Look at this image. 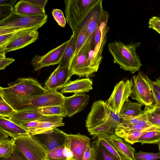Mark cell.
<instances>
[{
  "mask_svg": "<svg viewBox=\"0 0 160 160\" xmlns=\"http://www.w3.org/2000/svg\"><path fill=\"white\" fill-rule=\"evenodd\" d=\"M0 87V95L16 111L31 108L29 106L32 98L44 95L47 91L36 79L31 78H19Z\"/></svg>",
  "mask_w": 160,
  "mask_h": 160,
  "instance_id": "6da1fadb",
  "label": "cell"
},
{
  "mask_svg": "<svg viewBox=\"0 0 160 160\" xmlns=\"http://www.w3.org/2000/svg\"><path fill=\"white\" fill-rule=\"evenodd\" d=\"M100 0H66V20L72 34L78 32L88 22Z\"/></svg>",
  "mask_w": 160,
  "mask_h": 160,
  "instance_id": "7a4b0ae2",
  "label": "cell"
},
{
  "mask_svg": "<svg viewBox=\"0 0 160 160\" xmlns=\"http://www.w3.org/2000/svg\"><path fill=\"white\" fill-rule=\"evenodd\" d=\"M141 42L126 44L120 41H115L108 45V50L112 55L115 63L118 64L121 69L134 73L138 71L142 65L136 49Z\"/></svg>",
  "mask_w": 160,
  "mask_h": 160,
  "instance_id": "3957f363",
  "label": "cell"
},
{
  "mask_svg": "<svg viewBox=\"0 0 160 160\" xmlns=\"http://www.w3.org/2000/svg\"><path fill=\"white\" fill-rule=\"evenodd\" d=\"M47 19L46 14L28 16L13 11L9 17L0 21V35L26 29H38L47 22Z\"/></svg>",
  "mask_w": 160,
  "mask_h": 160,
  "instance_id": "277c9868",
  "label": "cell"
},
{
  "mask_svg": "<svg viewBox=\"0 0 160 160\" xmlns=\"http://www.w3.org/2000/svg\"><path fill=\"white\" fill-rule=\"evenodd\" d=\"M122 118L108 106L106 102L99 100L92 104L86 120L87 130L107 123L113 129L121 123Z\"/></svg>",
  "mask_w": 160,
  "mask_h": 160,
  "instance_id": "5b68a950",
  "label": "cell"
},
{
  "mask_svg": "<svg viewBox=\"0 0 160 160\" xmlns=\"http://www.w3.org/2000/svg\"><path fill=\"white\" fill-rule=\"evenodd\" d=\"M94 40L89 38L71 62L69 69L72 75H76L79 78L91 76L95 72L88 61V53Z\"/></svg>",
  "mask_w": 160,
  "mask_h": 160,
  "instance_id": "8992f818",
  "label": "cell"
},
{
  "mask_svg": "<svg viewBox=\"0 0 160 160\" xmlns=\"http://www.w3.org/2000/svg\"><path fill=\"white\" fill-rule=\"evenodd\" d=\"M15 145L29 160H45L47 153L38 142L30 134L13 138Z\"/></svg>",
  "mask_w": 160,
  "mask_h": 160,
  "instance_id": "52a82bcc",
  "label": "cell"
},
{
  "mask_svg": "<svg viewBox=\"0 0 160 160\" xmlns=\"http://www.w3.org/2000/svg\"><path fill=\"white\" fill-rule=\"evenodd\" d=\"M145 76L143 72L140 71L138 75L132 76L133 84L131 97L142 106H147L154 104V101Z\"/></svg>",
  "mask_w": 160,
  "mask_h": 160,
  "instance_id": "ba28073f",
  "label": "cell"
},
{
  "mask_svg": "<svg viewBox=\"0 0 160 160\" xmlns=\"http://www.w3.org/2000/svg\"><path fill=\"white\" fill-rule=\"evenodd\" d=\"M133 84L132 79L121 80L115 86L110 98L106 101L114 112L119 114L123 104L131 96Z\"/></svg>",
  "mask_w": 160,
  "mask_h": 160,
  "instance_id": "9c48e42d",
  "label": "cell"
},
{
  "mask_svg": "<svg viewBox=\"0 0 160 160\" xmlns=\"http://www.w3.org/2000/svg\"><path fill=\"white\" fill-rule=\"evenodd\" d=\"M67 135L56 128L32 136L42 145L47 154L56 148L65 146Z\"/></svg>",
  "mask_w": 160,
  "mask_h": 160,
  "instance_id": "30bf717a",
  "label": "cell"
},
{
  "mask_svg": "<svg viewBox=\"0 0 160 160\" xmlns=\"http://www.w3.org/2000/svg\"><path fill=\"white\" fill-rule=\"evenodd\" d=\"M38 108L32 107L17 111L8 118L17 124L32 121L40 122H63V117L59 116L43 115L38 111Z\"/></svg>",
  "mask_w": 160,
  "mask_h": 160,
  "instance_id": "8fae6325",
  "label": "cell"
},
{
  "mask_svg": "<svg viewBox=\"0 0 160 160\" xmlns=\"http://www.w3.org/2000/svg\"><path fill=\"white\" fill-rule=\"evenodd\" d=\"M68 41L42 56L36 55L31 61L35 71L46 66L59 64L68 43Z\"/></svg>",
  "mask_w": 160,
  "mask_h": 160,
  "instance_id": "7c38bea8",
  "label": "cell"
},
{
  "mask_svg": "<svg viewBox=\"0 0 160 160\" xmlns=\"http://www.w3.org/2000/svg\"><path fill=\"white\" fill-rule=\"evenodd\" d=\"M91 139L87 136L78 133L67 134L65 147L69 148L73 154L72 160H82Z\"/></svg>",
  "mask_w": 160,
  "mask_h": 160,
  "instance_id": "4fadbf2b",
  "label": "cell"
},
{
  "mask_svg": "<svg viewBox=\"0 0 160 160\" xmlns=\"http://www.w3.org/2000/svg\"><path fill=\"white\" fill-rule=\"evenodd\" d=\"M89 95L85 93L74 94L68 97H65L62 105L67 116L71 117L82 111L88 104Z\"/></svg>",
  "mask_w": 160,
  "mask_h": 160,
  "instance_id": "5bb4252c",
  "label": "cell"
},
{
  "mask_svg": "<svg viewBox=\"0 0 160 160\" xmlns=\"http://www.w3.org/2000/svg\"><path fill=\"white\" fill-rule=\"evenodd\" d=\"M64 96L61 93L56 91L47 90L45 94L35 97L30 101L29 106L37 108L62 106Z\"/></svg>",
  "mask_w": 160,
  "mask_h": 160,
  "instance_id": "9a60e30c",
  "label": "cell"
},
{
  "mask_svg": "<svg viewBox=\"0 0 160 160\" xmlns=\"http://www.w3.org/2000/svg\"><path fill=\"white\" fill-rule=\"evenodd\" d=\"M39 33L37 30L28 31L14 38L5 46L6 53L24 48L36 41Z\"/></svg>",
  "mask_w": 160,
  "mask_h": 160,
  "instance_id": "2e32d148",
  "label": "cell"
},
{
  "mask_svg": "<svg viewBox=\"0 0 160 160\" xmlns=\"http://www.w3.org/2000/svg\"><path fill=\"white\" fill-rule=\"evenodd\" d=\"M125 160H136L135 149L123 139L113 133L105 135Z\"/></svg>",
  "mask_w": 160,
  "mask_h": 160,
  "instance_id": "e0dca14e",
  "label": "cell"
},
{
  "mask_svg": "<svg viewBox=\"0 0 160 160\" xmlns=\"http://www.w3.org/2000/svg\"><path fill=\"white\" fill-rule=\"evenodd\" d=\"M92 82L88 78L70 81L61 89L62 93L78 94L88 92L92 89Z\"/></svg>",
  "mask_w": 160,
  "mask_h": 160,
  "instance_id": "ac0fdd59",
  "label": "cell"
},
{
  "mask_svg": "<svg viewBox=\"0 0 160 160\" xmlns=\"http://www.w3.org/2000/svg\"><path fill=\"white\" fill-rule=\"evenodd\" d=\"M0 129L13 138L30 134L24 128L8 118L1 116H0Z\"/></svg>",
  "mask_w": 160,
  "mask_h": 160,
  "instance_id": "d6986e66",
  "label": "cell"
},
{
  "mask_svg": "<svg viewBox=\"0 0 160 160\" xmlns=\"http://www.w3.org/2000/svg\"><path fill=\"white\" fill-rule=\"evenodd\" d=\"M13 11L16 13L28 16L46 14L45 10L27 1L22 0L14 6Z\"/></svg>",
  "mask_w": 160,
  "mask_h": 160,
  "instance_id": "ffe728a7",
  "label": "cell"
},
{
  "mask_svg": "<svg viewBox=\"0 0 160 160\" xmlns=\"http://www.w3.org/2000/svg\"><path fill=\"white\" fill-rule=\"evenodd\" d=\"M79 32L72 34L62 56L59 65L62 67L69 68L72 60L74 55L77 38Z\"/></svg>",
  "mask_w": 160,
  "mask_h": 160,
  "instance_id": "44dd1931",
  "label": "cell"
},
{
  "mask_svg": "<svg viewBox=\"0 0 160 160\" xmlns=\"http://www.w3.org/2000/svg\"><path fill=\"white\" fill-rule=\"evenodd\" d=\"M142 106L138 102H132L128 100L123 104L119 114L122 118H132L139 115L143 112L141 109Z\"/></svg>",
  "mask_w": 160,
  "mask_h": 160,
  "instance_id": "7402d4cb",
  "label": "cell"
},
{
  "mask_svg": "<svg viewBox=\"0 0 160 160\" xmlns=\"http://www.w3.org/2000/svg\"><path fill=\"white\" fill-rule=\"evenodd\" d=\"M91 146L94 149L93 160H118L98 139L92 142Z\"/></svg>",
  "mask_w": 160,
  "mask_h": 160,
  "instance_id": "603a6c76",
  "label": "cell"
},
{
  "mask_svg": "<svg viewBox=\"0 0 160 160\" xmlns=\"http://www.w3.org/2000/svg\"><path fill=\"white\" fill-rule=\"evenodd\" d=\"M73 157L70 149L62 146L54 148L48 152L45 158L46 160H72Z\"/></svg>",
  "mask_w": 160,
  "mask_h": 160,
  "instance_id": "cb8c5ba5",
  "label": "cell"
},
{
  "mask_svg": "<svg viewBox=\"0 0 160 160\" xmlns=\"http://www.w3.org/2000/svg\"><path fill=\"white\" fill-rule=\"evenodd\" d=\"M64 125L63 122H38L36 127L29 133L32 135L41 134Z\"/></svg>",
  "mask_w": 160,
  "mask_h": 160,
  "instance_id": "d4e9b609",
  "label": "cell"
},
{
  "mask_svg": "<svg viewBox=\"0 0 160 160\" xmlns=\"http://www.w3.org/2000/svg\"><path fill=\"white\" fill-rule=\"evenodd\" d=\"M57 68V88L59 90L62 88L70 81V78L72 76L69 68L62 67L59 65Z\"/></svg>",
  "mask_w": 160,
  "mask_h": 160,
  "instance_id": "484cf974",
  "label": "cell"
},
{
  "mask_svg": "<svg viewBox=\"0 0 160 160\" xmlns=\"http://www.w3.org/2000/svg\"><path fill=\"white\" fill-rule=\"evenodd\" d=\"M14 138H7L0 139V158L1 159L8 158L14 151Z\"/></svg>",
  "mask_w": 160,
  "mask_h": 160,
  "instance_id": "4316f807",
  "label": "cell"
},
{
  "mask_svg": "<svg viewBox=\"0 0 160 160\" xmlns=\"http://www.w3.org/2000/svg\"><path fill=\"white\" fill-rule=\"evenodd\" d=\"M38 111L45 116H59L63 117L67 116L65 110L62 106H55L39 108Z\"/></svg>",
  "mask_w": 160,
  "mask_h": 160,
  "instance_id": "83f0119b",
  "label": "cell"
},
{
  "mask_svg": "<svg viewBox=\"0 0 160 160\" xmlns=\"http://www.w3.org/2000/svg\"><path fill=\"white\" fill-rule=\"evenodd\" d=\"M148 83L150 86L155 102L153 105L160 108V78H158L155 81L151 80L146 75Z\"/></svg>",
  "mask_w": 160,
  "mask_h": 160,
  "instance_id": "f1b7e54d",
  "label": "cell"
},
{
  "mask_svg": "<svg viewBox=\"0 0 160 160\" xmlns=\"http://www.w3.org/2000/svg\"><path fill=\"white\" fill-rule=\"evenodd\" d=\"M88 130L91 135L97 138L102 135L113 133L115 131L107 123L100 125Z\"/></svg>",
  "mask_w": 160,
  "mask_h": 160,
  "instance_id": "f546056e",
  "label": "cell"
},
{
  "mask_svg": "<svg viewBox=\"0 0 160 160\" xmlns=\"http://www.w3.org/2000/svg\"><path fill=\"white\" fill-rule=\"evenodd\" d=\"M36 28L26 29L5 34L0 35V50H4V48L7 44L12 40L25 32L37 30Z\"/></svg>",
  "mask_w": 160,
  "mask_h": 160,
  "instance_id": "4dcf8cb0",
  "label": "cell"
},
{
  "mask_svg": "<svg viewBox=\"0 0 160 160\" xmlns=\"http://www.w3.org/2000/svg\"><path fill=\"white\" fill-rule=\"evenodd\" d=\"M160 141V132L157 131L147 132L141 136L138 139V142L142 145L156 144Z\"/></svg>",
  "mask_w": 160,
  "mask_h": 160,
  "instance_id": "1f68e13d",
  "label": "cell"
},
{
  "mask_svg": "<svg viewBox=\"0 0 160 160\" xmlns=\"http://www.w3.org/2000/svg\"><path fill=\"white\" fill-rule=\"evenodd\" d=\"M106 148L118 160H125L124 159L113 144L108 139L105 135H103L97 138Z\"/></svg>",
  "mask_w": 160,
  "mask_h": 160,
  "instance_id": "d6a6232c",
  "label": "cell"
},
{
  "mask_svg": "<svg viewBox=\"0 0 160 160\" xmlns=\"http://www.w3.org/2000/svg\"><path fill=\"white\" fill-rule=\"evenodd\" d=\"M144 109L147 120L152 124L160 127V114L154 111L153 105L146 106Z\"/></svg>",
  "mask_w": 160,
  "mask_h": 160,
  "instance_id": "836d02e7",
  "label": "cell"
},
{
  "mask_svg": "<svg viewBox=\"0 0 160 160\" xmlns=\"http://www.w3.org/2000/svg\"><path fill=\"white\" fill-rule=\"evenodd\" d=\"M87 25L88 24H85L78 32L74 55L77 53L89 38L87 32Z\"/></svg>",
  "mask_w": 160,
  "mask_h": 160,
  "instance_id": "e575fe53",
  "label": "cell"
},
{
  "mask_svg": "<svg viewBox=\"0 0 160 160\" xmlns=\"http://www.w3.org/2000/svg\"><path fill=\"white\" fill-rule=\"evenodd\" d=\"M56 68L52 73L50 76L46 80L44 85V88L47 90L50 91H56L57 88V78Z\"/></svg>",
  "mask_w": 160,
  "mask_h": 160,
  "instance_id": "d590c367",
  "label": "cell"
},
{
  "mask_svg": "<svg viewBox=\"0 0 160 160\" xmlns=\"http://www.w3.org/2000/svg\"><path fill=\"white\" fill-rule=\"evenodd\" d=\"M135 157L136 160H157L160 159V152L151 153L139 151L135 153Z\"/></svg>",
  "mask_w": 160,
  "mask_h": 160,
  "instance_id": "8d00e7d4",
  "label": "cell"
},
{
  "mask_svg": "<svg viewBox=\"0 0 160 160\" xmlns=\"http://www.w3.org/2000/svg\"><path fill=\"white\" fill-rule=\"evenodd\" d=\"M16 112L5 100L0 101V116L9 118Z\"/></svg>",
  "mask_w": 160,
  "mask_h": 160,
  "instance_id": "74e56055",
  "label": "cell"
},
{
  "mask_svg": "<svg viewBox=\"0 0 160 160\" xmlns=\"http://www.w3.org/2000/svg\"><path fill=\"white\" fill-rule=\"evenodd\" d=\"M141 114L132 118H122L121 123L126 124H138L142 121L147 120L146 113L144 109Z\"/></svg>",
  "mask_w": 160,
  "mask_h": 160,
  "instance_id": "f35d334b",
  "label": "cell"
},
{
  "mask_svg": "<svg viewBox=\"0 0 160 160\" xmlns=\"http://www.w3.org/2000/svg\"><path fill=\"white\" fill-rule=\"evenodd\" d=\"M52 14L58 24L61 27H65L66 20L62 11L59 9H55L52 10Z\"/></svg>",
  "mask_w": 160,
  "mask_h": 160,
  "instance_id": "ab89813d",
  "label": "cell"
},
{
  "mask_svg": "<svg viewBox=\"0 0 160 160\" xmlns=\"http://www.w3.org/2000/svg\"><path fill=\"white\" fill-rule=\"evenodd\" d=\"M13 11V7L11 6L0 5V21L9 17Z\"/></svg>",
  "mask_w": 160,
  "mask_h": 160,
  "instance_id": "60d3db41",
  "label": "cell"
},
{
  "mask_svg": "<svg viewBox=\"0 0 160 160\" xmlns=\"http://www.w3.org/2000/svg\"><path fill=\"white\" fill-rule=\"evenodd\" d=\"M1 160H29L14 145L13 153L8 158Z\"/></svg>",
  "mask_w": 160,
  "mask_h": 160,
  "instance_id": "b9f144b4",
  "label": "cell"
},
{
  "mask_svg": "<svg viewBox=\"0 0 160 160\" xmlns=\"http://www.w3.org/2000/svg\"><path fill=\"white\" fill-rule=\"evenodd\" d=\"M148 27L156 31L160 34V17L153 16L150 19L148 23Z\"/></svg>",
  "mask_w": 160,
  "mask_h": 160,
  "instance_id": "7bdbcfd3",
  "label": "cell"
},
{
  "mask_svg": "<svg viewBox=\"0 0 160 160\" xmlns=\"http://www.w3.org/2000/svg\"><path fill=\"white\" fill-rule=\"evenodd\" d=\"M94 153V149L89 143L87 145L82 160H93Z\"/></svg>",
  "mask_w": 160,
  "mask_h": 160,
  "instance_id": "ee69618b",
  "label": "cell"
},
{
  "mask_svg": "<svg viewBox=\"0 0 160 160\" xmlns=\"http://www.w3.org/2000/svg\"><path fill=\"white\" fill-rule=\"evenodd\" d=\"M14 61L15 59L12 58H0V69H4Z\"/></svg>",
  "mask_w": 160,
  "mask_h": 160,
  "instance_id": "f6af8a7d",
  "label": "cell"
},
{
  "mask_svg": "<svg viewBox=\"0 0 160 160\" xmlns=\"http://www.w3.org/2000/svg\"><path fill=\"white\" fill-rule=\"evenodd\" d=\"M28 2L39 7L42 9L45 10V5L48 1L47 0H26Z\"/></svg>",
  "mask_w": 160,
  "mask_h": 160,
  "instance_id": "bcb514c9",
  "label": "cell"
},
{
  "mask_svg": "<svg viewBox=\"0 0 160 160\" xmlns=\"http://www.w3.org/2000/svg\"><path fill=\"white\" fill-rule=\"evenodd\" d=\"M17 0H0V5H6L13 7Z\"/></svg>",
  "mask_w": 160,
  "mask_h": 160,
  "instance_id": "7dc6e473",
  "label": "cell"
},
{
  "mask_svg": "<svg viewBox=\"0 0 160 160\" xmlns=\"http://www.w3.org/2000/svg\"><path fill=\"white\" fill-rule=\"evenodd\" d=\"M8 137L5 133L0 129V139L8 138Z\"/></svg>",
  "mask_w": 160,
  "mask_h": 160,
  "instance_id": "c3c4849f",
  "label": "cell"
},
{
  "mask_svg": "<svg viewBox=\"0 0 160 160\" xmlns=\"http://www.w3.org/2000/svg\"><path fill=\"white\" fill-rule=\"evenodd\" d=\"M154 107V111L160 114V108L154 106L153 104H152Z\"/></svg>",
  "mask_w": 160,
  "mask_h": 160,
  "instance_id": "681fc988",
  "label": "cell"
},
{
  "mask_svg": "<svg viewBox=\"0 0 160 160\" xmlns=\"http://www.w3.org/2000/svg\"><path fill=\"white\" fill-rule=\"evenodd\" d=\"M159 152H160V141L158 143Z\"/></svg>",
  "mask_w": 160,
  "mask_h": 160,
  "instance_id": "f907efd6",
  "label": "cell"
},
{
  "mask_svg": "<svg viewBox=\"0 0 160 160\" xmlns=\"http://www.w3.org/2000/svg\"><path fill=\"white\" fill-rule=\"evenodd\" d=\"M159 17H160V15H159Z\"/></svg>",
  "mask_w": 160,
  "mask_h": 160,
  "instance_id": "816d5d0a",
  "label": "cell"
},
{
  "mask_svg": "<svg viewBox=\"0 0 160 160\" xmlns=\"http://www.w3.org/2000/svg\"></svg>",
  "mask_w": 160,
  "mask_h": 160,
  "instance_id": "f5cc1de1",
  "label": "cell"
}]
</instances>
